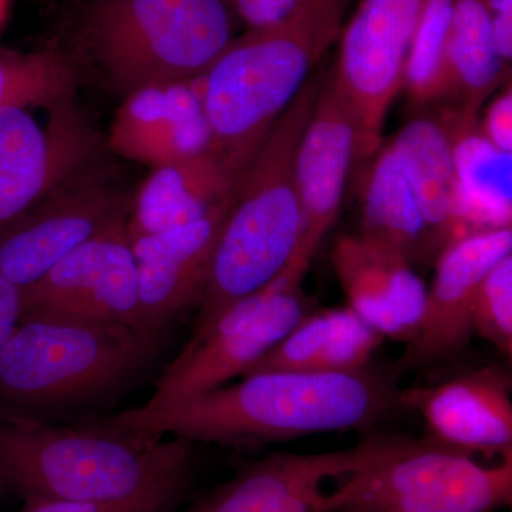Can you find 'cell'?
Instances as JSON below:
<instances>
[{
    "label": "cell",
    "mask_w": 512,
    "mask_h": 512,
    "mask_svg": "<svg viewBox=\"0 0 512 512\" xmlns=\"http://www.w3.org/2000/svg\"><path fill=\"white\" fill-rule=\"evenodd\" d=\"M403 407L392 372H259L157 412L140 407L111 421L113 433L180 437L225 446L367 430Z\"/></svg>",
    "instance_id": "6da1fadb"
},
{
    "label": "cell",
    "mask_w": 512,
    "mask_h": 512,
    "mask_svg": "<svg viewBox=\"0 0 512 512\" xmlns=\"http://www.w3.org/2000/svg\"><path fill=\"white\" fill-rule=\"evenodd\" d=\"M195 447L180 437L124 436L0 413V470L23 500L173 508L192 481Z\"/></svg>",
    "instance_id": "7a4b0ae2"
},
{
    "label": "cell",
    "mask_w": 512,
    "mask_h": 512,
    "mask_svg": "<svg viewBox=\"0 0 512 512\" xmlns=\"http://www.w3.org/2000/svg\"><path fill=\"white\" fill-rule=\"evenodd\" d=\"M353 0H313L288 19L247 29L202 74L212 154L235 187L276 120L339 39Z\"/></svg>",
    "instance_id": "3957f363"
},
{
    "label": "cell",
    "mask_w": 512,
    "mask_h": 512,
    "mask_svg": "<svg viewBox=\"0 0 512 512\" xmlns=\"http://www.w3.org/2000/svg\"><path fill=\"white\" fill-rule=\"evenodd\" d=\"M323 80L316 76L306 82L239 181L212 256L195 333L210 328L232 305L272 284L291 262L302 225L296 150Z\"/></svg>",
    "instance_id": "277c9868"
},
{
    "label": "cell",
    "mask_w": 512,
    "mask_h": 512,
    "mask_svg": "<svg viewBox=\"0 0 512 512\" xmlns=\"http://www.w3.org/2000/svg\"><path fill=\"white\" fill-rule=\"evenodd\" d=\"M158 343L136 326L20 320L0 350L3 412L42 420L106 402L146 372Z\"/></svg>",
    "instance_id": "5b68a950"
},
{
    "label": "cell",
    "mask_w": 512,
    "mask_h": 512,
    "mask_svg": "<svg viewBox=\"0 0 512 512\" xmlns=\"http://www.w3.org/2000/svg\"><path fill=\"white\" fill-rule=\"evenodd\" d=\"M239 23L232 0H92L79 36L104 79L127 96L202 76Z\"/></svg>",
    "instance_id": "8992f818"
},
{
    "label": "cell",
    "mask_w": 512,
    "mask_h": 512,
    "mask_svg": "<svg viewBox=\"0 0 512 512\" xmlns=\"http://www.w3.org/2000/svg\"><path fill=\"white\" fill-rule=\"evenodd\" d=\"M512 504V454L484 467L427 436L342 478L312 512H494Z\"/></svg>",
    "instance_id": "52a82bcc"
},
{
    "label": "cell",
    "mask_w": 512,
    "mask_h": 512,
    "mask_svg": "<svg viewBox=\"0 0 512 512\" xmlns=\"http://www.w3.org/2000/svg\"><path fill=\"white\" fill-rule=\"evenodd\" d=\"M303 279L285 269L272 284L228 308L210 328L194 333L140 409H167L244 376L313 311Z\"/></svg>",
    "instance_id": "ba28073f"
},
{
    "label": "cell",
    "mask_w": 512,
    "mask_h": 512,
    "mask_svg": "<svg viewBox=\"0 0 512 512\" xmlns=\"http://www.w3.org/2000/svg\"><path fill=\"white\" fill-rule=\"evenodd\" d=\"M426 0H360L340 33L333 84L353 111L357 158L382 146L387 111L403 90L404 67Z\"/></svg>",
    "instance_id": "9c48e42d"
},
{
    "label": "cell",
    "mask_w": 512,
    "mask_h": 512,
    "mask_svg": "<svg viewBox=\"0 0 512 512\" xmlns=\"http://www.w3.org/2000/svg\"><path fill=\"white\" fill-rule=\"evenodd\" d=\"M0 109V232L40 200L90 168L99 136L72 99Z\"/></svg>",
    "instance_id": "30bf717a"
},
{
    "label": "cell",
    "mask_w": 512,
    "mask_h": 512,
    "mask_svg": "<svg viewBox=\"0 0 512 512\" xmlns=\"http://www.w3.org/2000/svg\"><path fill=\"white\" fill-rule=\"evenodd\" d=\"M131 201L94 168L60 185L0 232V274L20 291L107 228L127 221Z\"/></svg>",
    "instance_id": "8fae6325"
},
{
    "label": "cell",
    "mask_w": 512,
    "mask_h": 512,
    "mask_svg": "<svg viewBox=\"0 0 512 512\" xmlns=\"http://www.w3.org/2000/svg\"><path fill=\"white\" fill-rule=\"evenodd\" d=\"M20 295V320L137 328L138 276L127 221L74 249Z\"/></svg>",
    "instance_id": "7c38bea8"
},
{
    "label": "cell",
    "mask_w": 512,
    "mask_h": 512,
    "mask_svg": "<svg viewBox=\"0 0 512 512\" xmlns=\"http://www.w3.org/2000/svg\"><path fill=\"white\" fill-rule=\"evenodd\" d=\"M510 255L511 227L464 235L443 248L419 325L390 369L396 379L463 355L473 336L471 311L478 286Z\"/></svg>",
    "instance_id": "4fadbf2b"
},
{
    "label": "cell",
    "mask_w": 512,
    "mask_h": 512,
    "mask_svg": "<svg viewBox=\"0 0 512 512\" xmlns=\"http://www.w3.org/2000/svg\"><path fill=\"white\" fill-rule=\"evenodd\" d=\"M409 437L369 436L325 453H275L242 468L190 512H312L323 484L394 453Z\"/></svg>",
    "instance_id": "5bb4252c"
},
{
    "label": "cell",
    "mask_w": 512,
    "mask_h": 512,
    "mask_svg": "<svg viewBox=\"0 0 512 512\" xmlns=\"http://www.w3.org/2000/svg\"><path fill=\"white\" fill-rule=\"evenodd\" d=\"M359 131L353 111L340 96L332 77L323 80L311 119L295 157V180L302 225L298 247L285 269L306 275L313 255L338 218Z\"/></svg>",
    "instance_id": "9a60e30c"
},
{
    "label": "cell",
    "mask_w": 512,
    "mask_h": 512,
    "mask_svg": "<svg viewBox=\"0 0 512 512\" xmlns=\"http://www.w3.org/2000/svg\"><path fill=\"white\" fill-rule=\"evenodd\" d=\"M109 146L153 168L212 153L202 76L127 94L111 123Z\"/></svg>",
    "instance_id": "2e32d148"
},
{
    "label": "cell",
    "mask_w": 512,
    "mask_h": 512,
    "mask_svg": "<svg viewBox=\"0 0 512 512\" xmlns=\"http://www.w3.org/2000/svg\"><path fill=\"white\" fill-rule=\"evenodd\" d=\"M402 402L421 414L429 437L443 446L512 454V379L504 367H478L436 386L402 390Z\"/></svg>",
    "instance_id": "e0dca14e"
},
{
    "label": "cell",
    "mask_w": 512,
    "mask_h": 512,
    "mask_svg": "<svg viewBox=\"0 0 512 512\" xmlns=\"http://www.w3.org/2000/svg\"><path fill=\"white\" fill-rule=\"evenodd\" d=\"M229 208L194 224L130 239L138 276V329L160 336L171 320L201 302Z\"/></svg>",
    "instance_id": "ac0fdd59"
},
{
    "label": "cell",
    "mask_w": 512,
    "mask_h": 512,
    "mask_svg": "<svg viewBox=\"0 0 512 512\" xmlns=\"http://www.w3.org/2000/svg\"><path fill=\"white\" fill-rule=\"evenodd\" d=\"M332 265L353 309L383 338L407 343L419 325L427 286L413 264L363 235L340 237Z\"/></svg>",
    "instance_id": "d6986e66"
},
{
    "label": "cell",
    "mask_w": 512,
    "mask_h": 512,
    "mask_svg": "<svg viewBox=\"0 0 512 512\" xmlns=\"http://www.w3.org/2000/svg\"><path fill=\"white\" fill-rule=\"evenodd\" d=\"M235 190L231 174L212 153L153 168L131 200L128 238L204 220L229 207Z\"/></svg>",
    "instance_id": "ffe728a7"
},
{
    "label": "cell",
    "mask_w": 512,
    "mask_h": 512,
    "mask_svg": "<svg viewBox=\"0 0 512 512\" xmlns=\"http://www.w3.org/2000/svg\"><path fill=\"white\" fill-rule=\"evenodd\" d=\"M383 339L349 306L319 311L313 309L245 375L278 370L360 372L369 367Z\"/></svg>",
    "instance_id": "44dd1931"
},
{
    "label": "cell",
    "mask_w": 512,
    "mask_h": 512,
    "mask_svg": "<svg viewBox=\"0 0 512 512\" xmlns=\"http://www.w3.org/2000/svg\"><path fill=\"white\" fill-rule=\"evenodd\" d=\"M390 147L412 187L429 231L431 252L437 256L454 239L464 237L450 133L441 119L414 117Z\"/></svg>",
    "instance_id": "7402d4cb"
},
{
    "label": "cell",
    "mask_w": 512,
    "mask_h": 512,
    "mask_svg": "<svg viewBox=\"0 0 512 512\" xmlns=\"http://www.w3.org/2000/svg\"><path fill=\"white\" fill-rule=\"evenodd\" d=\"M453 144L457 208L463 234L511 227L512 154L494 147L478 130V116L444 114Z\"/></svg>",
    "instance_id": "603a6c76"
},
{
    "label": "cell",
    "mask_w": 512,
    "mask_h": 512,
    "mask_svg": "<svg viewBox=\"0 0 512 512\" xmlns=\"http://www.w3.org/2000/svg\"><path fill=\"white\" fill-rule=\"evenodd\" d=\"M497 45L484 0H457L444 53V99L478 116L481 106L510 76Z\"/></svg>",
    "instance_id": "cb8c5ba5"
},
{
    "label": "cell",
    "mask_w": 512,
    "mask_h": 512,
    "mask_svg": "<svg viewBox=\"0 0 512 512\" xmlns=\"http://www.w3.org/2000/svg\"><path fill=\"white\" fill-rule=\"evenodd\" d=\"M363 183L359 234L406 256L412 264L433 256L429 231L392 147H380Z\"/></svg>",
    "instance_id": "d4e9b609"
},
{
    "label": "cell",
    "mask_w": 512,
    "mask_h": 512,
    "mask_svg": "<svg viewBox=\"0 0 512 512\" xmlns=\"http://www.w3.org/2000/svg\"><path fill=\"white\" fill-rule=\"evenodd\" d=\"M77 82L72 60L55 50L0 52V109L53 106L72 99Z\"/></svg>",
    "instance_id": "484cf974"
},
{
    "label": "cell",
    "mask_w": 512,
    "mask_h": 512,
    "mask_svg": "<svg viewBox=\"0 0 512 512\" xmlns=\"http://www.w3.org/2000/svg\"><path fill=\"white\" fill-rule=\"evenodd\" d=\"M457 0H426L404 67L403 89L414 104L444 99V53Z\"/></svg>",
    "instance_id": "4316f807"
},
{
    "label": "cell",
    "mask_w": 512,
    "mask_h": 512,
    "mask_svg": "<svg viewBox=\"0 0 512 512\" xmlns=\"http://www.w3.org/2000/svg\"><path fill=\"white\" fill-rule=\"evenodd\" d=\"M473 335L512 357V255L495 265L478 286L471 311Z\"/></svg>",
    "instance_id": "83f0119b"
},
{
    "label": "cell",
    "mask_w": 512,
    "mask_h": 512,
    "mask_svg": "<svg viewBox=\"0 0 512 512\" xmlns=\"http://www.w3.org/2000/svg\"><path fill=\"white\" fill-rule=\"evenodd\" d=\"M247 29L264 28L288 19L313 0H232Z\"/></svg>",
    "instance_id": "f1b7e54d"
},
{
    "label": "cell",
    "mask_w": 512,
    "mask_h": 512,
    "mask_svg": "<svg viewBox=\"0 0 512 512\" xmlns=\"http://www.w3.org/2000/svg\"><path fill=\"white\" fill-rule=\"evenodd\" d=\"M478 130L494 147L512 154V92L511 84L485 110Z\"/></svg>",
    "instance_id": "f546056e"
},
{
    "label": "cell",
    "mask_w": 512,
    "mask_h": 512,
    "mask_svg": "<svg viewBox=\"0 0 512 512\" xmlns=\"http://www.w3.org/2000/svg\"><path fill=\"white\" fill-rule=\"evenodd\" d=\"M20 512H174L173 508L150 504L82 503V501L23 500Z\"/></svg>",
    "instance_id": "4dcf8cb0"
},
{
    "label": "cell",
    "mask_w": 512,
    "mask_h": 512,
    "mask_svg": "<svg viewBox=\"0 0 512 512\" xmlns=\"http://www.w3.org/2000/svg\"><path fill=\"white\" fill-rule=\"evenodd\" d=\"M22 319V295L18 286L0 274V350Z\"/></svg>",
    "instance_id": "1f68e13d"
},
{
    "label": "cell",
    "mask_w": 512,
    "mask_h": 512,
    "mask_svg": "<svg viewBox=\"0 0 512 512\" xmlns=\"http://www.w3.org/2000/svg\"><path fill=\"white\" fill-rule=\"evenodd\" d=\"M490 12L495 45L498 52L510 64L512 59V0H484Z\"/></svg>",
    "instance_id": "d6a6232c"
},
{
    "label": "cell",
    "mask_w": 512,
    "mask_h": 512,
    "mask_svg": "<svg viewBox=\"0 0 512 512\" xmlns=\"http://www.w3.org/2000/svg\"><path fill=\"white\" fill-rule=\"evenodd\" d=\"M6 10H8V0H0V23L5 19Z\"/></svg>",
    "instance_id": "836d02e7"
},
{
    "label": "cell",
    "mask_w": 512,
    "mask_h": 512,
    "mask_svg": "<svg viewBox=\"0 0 512 512\" xmlns=\"http://www.w3.org/2000/svg\"><path fill=\"white\" fill-rule=\"evenodd\" d=\"M6 487L5 476H3L2 470H0V498H2L3 488Z\"/></svg>",
    "instance_id": "e575fe53"
}]
</instances>
